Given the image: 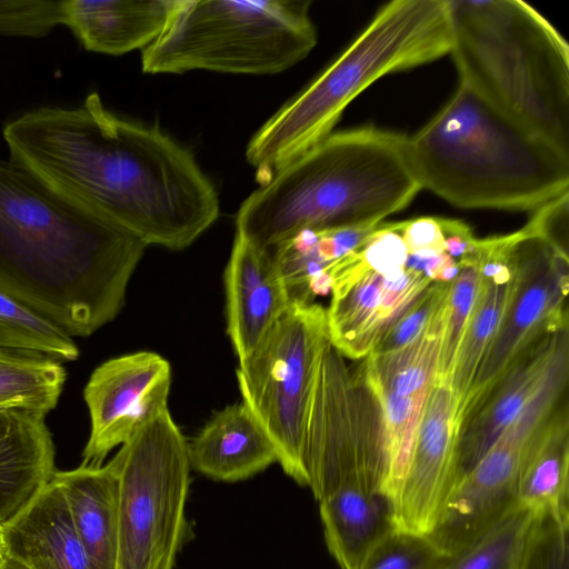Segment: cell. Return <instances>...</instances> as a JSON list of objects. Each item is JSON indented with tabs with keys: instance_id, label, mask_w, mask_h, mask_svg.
Instances as JSON below:
<instances>
[{
	"instance_id": "2",
	"label": "cell",
	"mask_w": 569,
	"mask_h": 569,
	"mask_svg": "<svg viewBox=\"0 0 569 569\" xmlns=\"http://www.w3.org/2000/svg\"><path fill=\"white\" fill-rule=\"evenodd\" d=\"M147 247L0 158V290L69 336L116 318Z\"/></svg>"
},
{
	"instance_id": "13",
	"label": "cell",
	"mask_w": 569,
	"mask_h": 569,
	"mask_svg": "<svg viewBox=\"0 0 569 569\" xmlns=\"http://www.w3.org/2000/svg\"><path fill=\"white\" fill-rule=\"evenodd\" d=\"M172 380L168 360L138 351L107 360L94 369L83 390L91 431L82 466H101L114 448L168 410Z\"/></svg>"
},
{
	"instance_id": "11",
	"label": "cell",
	"mask_w": 569,
	"mask_h": 569,
	"mask_svg": "<svg viewBox=\"0 0 569 569\" xmlns=\"http://www.w3.org/2000/svg\"><path fill=\"white\" fill-rule=\"evenodd\" d=\"M517 286L466 401V416L536 342L568 327V253L527 229L516 231Z\"/></svg>"
},
{
	"instance_id": "8",
	"label": "cell",
	"mask_w": 569,
	"mask_h": 569,
	"mask_svg": "<svg viewBox=\"0 0 569 569\" xmlns=\"http://www.w3.org/2000/svg\"><path fill=\"white\" fill-rule=\"evenodd\" d=\"M116 569H173L186 542L190 487L188 441L169 409L120 446Z\"/></svg>"
},
{
	"instance_id": "26",
	"label": "cell",
	"mask_w": 569,
	"mask_h": 569,
	"mask_svg": "<svg viewBox=\"0 0 569 569\" xmlns=\"http://www.w3.org/2000/svg\"><path fill=\"white\" fill-rule=\"evenodd\" d=\"M569 419L563 403L523 456L517 502L536 513L569 518Z\"/></svg>"
},
{
	"instance_id": "31",
	"label": "cell",
	"mask_w": 569,
	"mask_h": 569,
	"mask_svg": "<svg viewBox=\"0 0 569 569\" xmlns=\"http://www.w3.org/2000/svg\"><path fill=\"white\" fill-rule=\"evenodd\" d=\"M448 557L427 536L393 528L358 569H445Z\"/></svg>"
},
{
	"instance_id": "20",
	"label": "cell",
	"mask_w": 569,
	"mask_h": 569,
	"mask_svg": "<svg viewBox=\"0 0 569 569\" xmlns=\"http://www.w3.org/2000/svg\"><path fill=\"white\" fill-rule=\"evenodd\" d=\"M179 0H64L63 22L92 52L143 50L166 29Z\"/></svg>"
},
{
	"instance_id": "3",
	"label": "cell",
	"mask_w": 569,
	"mask_h": 569,
	"mask_svg": "<svg viewBox=\"0 0 569 569\" xmlns=\"http://www.w3.org/2000/svg\"><path fill=\"white\" fill-rule=\"evenodd\" d=\"M421 189L409 137L373 127L331 132L244 199L236 233L271 250L303 230L371 228Z\"/></svg>"
},
{
	"instance_id": "22",
	"label": "cell",
	"mask_w": 569,
	"mask_h": 569,
	"mask_svg": "<svg viewBox=\"0 0 569 569\" xmlns=\"http://www.w3.org/2000/svg\"><path fill=\"white\" fill-rule=\"evenodd\" d=\"M0 533L6 557L28 569H93L53 477Z\"/></svg>"
},
{
	"instance_id": "37",
	"label": "cell",
	"mask_w": 569,
	"mask_h": 569,
	"mask_svg": "<svg viewBox=\"0 0 569 569\" xmlns=\"http://www.w3.org/2000/svg\"><path fill=\"white\" fill-rule=\"evenodd\" d=\"M0 569H28L24 566H22L20 562L6 557L2 563L0 565Z\"/></svg>"
},
{
	"instance_id": "14",
	"label": "cell",
	"mask_w": 569,
	"mask_h": 569,
	"mask_svg": "<svg viewBox=\"0 0 569 569\" xmlns=\"http://www.w3.org/2000/svg\"><path fill=\"white\" fill-rule=\"evenodd\" d=\"M460 421L450 383L436 380L425 401L409 461L392 499L396 529L428 536L456 488Z\"/></svg>"
},
{
	"instance_id": "18",
	"label": "cell",
	"mask_w": 569,
	"mask_h": 569,
	"mask_svg": "<svg viewBox=\"0 0 569 569\" xmlns=\"http://www.w3.org/2000/svg\"><path fill=\"white\" fill-rule=\"evenodd\" d=\"M567 342L568 327L536 342L466 416L458 441L459 480L477 465L537 393L553 359Z\"/></svg>"
},
{
	"instance_id": "35",
	"label": "cell",
	"mask_w": 569,
	"mask_h": 569,
	"mask_svg": "<svg viewBox=\"0 0 569 569\" xmlns=\"http://www.w3.org/2000/svg\"><path fill=\"white\" fill-rule=\"evenodd\" d=\"M568 218L569 192H566L537 208L523 228L568 253Z\"/></svg>"
},
{
	"instance_id": "15",
	"label": "cell",
	"mask_w": 569,
	"mask_h": 569,
	"mask_svg": "<svg viewBox=\"0 0 569 569\" xmlns=\"http://www.w3.org/2000/svg\"><path fill=\"white\" fill-rule=\"evenodd\" d=\"M532 439L519 425H509L459 480L427 536L443 555L458 553L518 503L519 470Z\"/></svg>"
},
{
	"instance_id": "1",
	"label": "cell",
	"mask_w": 569,
	"mask_h": 569,
	"mask_svg": "<svg viewBox=\"0 0 569 569\" xmlns=\"http://www.w3.org/2000/svg\"><path fill=\"white\" fill-rule=\"evenodd\" d=\"M2 136L9 160L147 246L182 250L219 217L217 189L192 152L112 112L96 91L76 107L28 110Z\"/></svg>"
},
{
	"instance_id": "24",
	"label": "cell",
	"mask_w": 569,
	"mask_h": 569,
	"mask_svg": "<svg viewBox=\"0 0 569 569\" xmlns=\"http://www.w3.org/2000/svg\"><path fill=\"white\" fill-rule=\"evenodd\" d=\"M318 502L326 543L340 569H358L395 528L391 501L367 479L346 480Z\"/></svg>"
},
{
	"instance_id": "10",
	"label": "cell",
	"mask_w": 569,
	"mask_h": 569,
	"mask_svg": "<svg viewBox=\"0 0 569 569\" xmlns=\"http://www.w3.org/2000/svg\"><path fill=\"white\" fill-rule=\"evenodd\" d=\"M307 468L317 501L352 478L367 479L386 495L388 462L379 405L331 343L309 420Z\"/></svg>"
},
{
	"instance_id": "33",
	"label": "cell",
	"mask_w": 569,
	"mask_h": 569,
	"mask_svg": "<svg viewBox=\"0 0 569 569\" xmlns=\"http://www.w3.org/2000/svg\"><path fill=\"white\" fill-rule=\"evenodd\" d=\"M64 0H0V34L40 38L63 22Z\"/></svg>"
},
{
	"instance_id": "5",
	"label": "cell",
	"mask_w": 569,
	"mask_h": 569,
	"mask_svg": "<svg viewBox=\"0 0 569 569\" xmlns=\"http://www.w3.org/2000/svg\"><path fill=\"white\" fill-rule=\"evenodd\" d=\"M460 82L569 154V47L520 0H448Z\"/></svg>"
},
{
	"instance_id": "29",
	"label": "cell",
	"mask_w": 569,
	"mask_h": 569,
	"mask_svg": "<svg viewBox=\"0 0 569 569\" xmlns=\"http://www.w3.org/2000/svg\"><path fill=\"white\" fill-rule=\"evenodd\" d=\"M0 351L76 360L79 349L58 326L0 290Z\"/></svg>"
},
{
	"instance_id": "17",
	"label": "cell",
	"mask_w": 569,
	"mask_h": 569,
	"mask_svg": "<svg viewBox=\"0 0 569 569\" xmlns=\"http://www.w3.org/2000/svg\"><path fill=\"white\" fill-rule=\"evenodd\" d=\"M227 333L238 361L257 348L291 305L269 250L234 234L224 270Z\"/></svg>"
},
{
	"instance_id": "7",
	"label": "cell",
	"mask_w": 569,
	"mask_h": 569,
	"mask_svg": "<svg viewBox=\"0 0 569 569\" xmlns=\"http://www.w3.org/2000/svg\"><path fill=\"white\" fill-rule=\"evenodd\" d=\"M310 6L308 0H179L163 32L141 50L142 71L282 72L317 44Z\"/></svg>"
},
{
	"instance_id": "27",
	"label": "cell",
	"mask_w": 569,
	"mask_h": 569,
	"mask_svg": "<svg viewBox=\"0 0 569 569\" xmlns=\"http://www.w3.org/2000/svg\"><path fill=\"white\" fill-rule=\"evenodd\" d=\"M62 363L40 355L0 351V408L48 413L62 392Z\"/></svg>"
},
{
	"instance_id": "19",
	"label": "cell",
	"mask_w": 569,
	"mask_h": 569,
	"mask_svg": "<svg viewBox=\"0 0 569 569\" xmlns=\"http://www.w3.org/2000/svg\"><path fill=\"white\" fill-rule=\"evenodd\" d=\"M46 416L0 408V530L30 507L57 471Z\"/></svg>"
},
{
	"instance_id": "30",
	"label": "cell",
	"mask_w": 569,
	"mask_h": 569,
	"mask_svg": "<svg viewBox=\"0 0 569 569\" xmlns=\"http://www.w3.org/2000/svg\"><path fill=\"white\" fill-rule=\"evenodd\" d=\"M460 270L450 282L445 310L436 380L450 382L455 359L482 288V277L472 257L459 262Z\"/></svg>"
},
{
	"instance_id": "6",
	"label": "cell",
	"mask_w": 569,
	"mask_h": 569,
	"mask_svg": "<svg viewBox=\"0 0 569 569\" xmlns=\"http://www.w3.org/2000/svg\"><path fill=\"white\" fill-rule=\"evenodd\" d=\"M448 0H395L252 136L246 160L261 183L329 136L343 110L381 77L450 52Z\"/></svg>"
},
{
	"instance_id": "21",
	"label": "cell",
	"mask_w": 569,
	"mask_h": 569,
	"mask_svg": "<svg viewBox=\"0 0 569 569\" xmlns=\"http://www.w3.org/2000/svg\"><path fill=\"white\" fill-rule=\"evenodd\" d=\"M191 469L218 481L248 479L277 462L268 435L241 401L212 415L188 441Z\"/></svg>"
},
{
	"instance_id": "38",
	"label": "cell",
	"mask_w": 569,
	"mask_h": 569,
	"mask_svg": "<svg viewBox=\"0 0 569 569\" xmlns=\"http://www.w3.org/2000/svg\"><path fill=\"white\" fill-rule=\"evenodd\" d=\"M4 558H6V555H4L3 545H2V539H1V533H0V565L2 563V561L4 560Z\"/></svg>"
},
{
	"instance_id": "36",
	"label": "cell",
	"mask_w": 569,
	"mask_h": 569,
	"mask_svg": "<svg viewBox=\"0 0 569 569\" xmlns=\"http://www.w3.org/2000/svg\"><path fill=\"white\" fill-rule=\"evenodd\" d=\"M399 226L408 253L446 251L441 218L420 217L400 221Z\"/></svg>"
},
{
	"instance_id": "28",
	"label": "cell",
	"mask_w": 569,
	"mask_h": 569,
	"mask_svg": "<svg viewBox=\"0 0 569 569\" xmlns=\"http://www.w3.org/2000/svg\"><path fill=\"white\" fill-rule=\"evenodd\" d=\"M536 512L516 503L458 553L445 569H521Z\"/></svg>"
},
{
	"instance_id": "4",
	"label": "cell",
	"mask_w": 569,
	"mask_h": 569,
	"mask_svg": "<svg viewBox=\"0 0 569 569\" xmlns=\"http://www.w3.org/2000/svg\"><path fill=\"white\" fill-rule=\"evenodd\" d=\"M409 147L421 188L457 207L536 210L569 192V154L461 82Z\"/></svg>"
},
{
	"instance_id": "32",
	"label": "cell",
	"mask_w": 569,
	"mask_h": 569,
	"mask_svg": "<svg viewBox=\"0 0 569 569\" xmlns=\"http://www.w3.org/2000/svg\"><path fill=\"white\" fill-rule=\"evenodd\" d=\"M521 569H569V518L536 515Z\"/></svg>"
},
{
	"instance_id": "34",
	"label": "cell",
	"mask_w": 569,
	"mask_h": 569,
	"mask_svg": "<svg viewBox=\"0 0 569 569\" xmlns=\"http://www.w3.org/2000/svg\"><path fill=\"white\" fill-rule=\"evenodd\" d=\"M449 286L450 282H433L370 353L393 351L417 338L443 309Z\"/></svg>"
},
{
	"instance_id": "16",
	"label": "cell",
	"mask_w": 569,
	"mask_h": 569,
	"mask_svg": "<svg viewBox=\"0 0 569 569\" xmlns=\"http://www.w3.org/2000/svg\"><path fill=\"white\" fill-rule=\"evenodd\" d=\"M433 282L408 266L335 282L326 309L331 345L345 358H366Z\"/></svg>"
},
{
	"instance_id": "25",
	"label": "cell",
	"mask_w": 569,
	"mask_h": 569,
	"mask_svg": "<svg viewBox=\"0 0 569 569\" xmlns=\"http://www.w3.org/2000/svg\"><path fill=\"white\" fill-rule=\"evenodd\" d=\"M93 569H116L118 480L109 461L53 475Z\"/></svg>"
},
{
	"instance_id": "12",
	"label": "cell",
	"mask_w": 569,
	"mask_h": 569,
	"mask_svg": "<svg viewBox=\"0 0 569 569\" xmlns=\"http://www.w3.org/2000/svg\"><path fill=\"white\" fill-rule=\"evenodd\" d=\"M443 309L408 345L363 358L358 372L375 396L387 449L386 495L392 500L403 478L425 401L436 381Z\"/></svg>"
},
{
	"instance_id": "9",
	"label": "cell",
	"mask_w": 569,
	"mask_h": 569,
	"mask_svg": "<svg viewBox=\"0 0 569 569\" xmlns=\"http://www.w3.org/2000/svg\"><path fill=\"white\" fill-rule=\"evenodd\" d=\"M330 343L326 309L292 302L236 371L242 402L271 440L277 462L303 487L309 420Z\"/></svg>"
},
{
	"instance_id": "23",
	"label": "cell",
	"mask_w": 569,
	"mask_h": 569,
	"mask_svg": "<svg viewBox=\"0 0 569 569\" xmlns=\"http://www.w3.org/2000/svg\"><path fill=\"white\" fill-rule=\"evenodd\" d=\"M515 243L516 232L510 251L488 248L477 260L483 280L482 288L462 336L449 382L460 425L478 370L498 333L517 286Z\"/></svg>"
}]
</instances>
